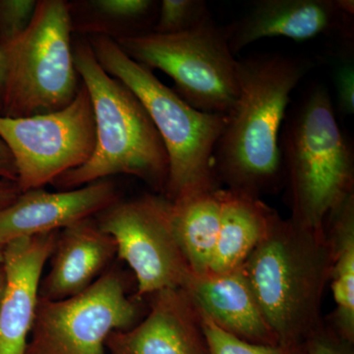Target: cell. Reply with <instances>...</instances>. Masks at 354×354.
Here are the masks:
<instances>
[{"label":"cell","mask_w":354,"mask_h":354,"mask_svg":"<svg viewBox=\"0 0 354 354\" xmlns=\"http://www.w3.org/2000/svg\"><path fill=\"white\" fill-rule=\"evenodd\" d=\"M312 68L304 57L258 55L237 60L239 95L214 153L230 186L258 197L283 177L279 137L293 90Z\"/></svg>","instance_id":"6da1fadb"},{"label":"cell","mask_w":354,"mask_h":354,"mask_svg":"<svg viewBox=\"0 0 354 354\" xmlns=\"http://www.w3.org/2000/svg\"><path fill=\"white\" fill-rule=\"evenodd\" d=\"M73 53L77 72L92 102L95 146L85 164L53 184L69 190L128 174L165 191L169 158L145 106L127 85L104 71L90 43L79 41Z\"/></svg>","instance_id":"7a4b0ae2"},{"label":"cell","mask_w":354,"mask_h":354,"mask_svg":"<svg viewBox=\"0 0 354 354\" xmlns=\"http://www.w3.org/2000/svg\"><path fill=\"white\" fill-rule=\"evenodd\" d=\"M326 241L325 232L277 216L241 266L279 344H301L316 332L330 278V245Z\"/></svg>","instance_id":"3957f363"},{"label":"cell","mask_w":354,"mask_h":354,"mask_svg":"<svg viewBox=\"0 0 354 354\" xmlns=\"http://www.w3.org/2000/svg\"><path fill=\"white\" fill-rule=\"evenodd\" d=\"M88 43L104 71L137 95L164 142L169 158L165 198L174 202L216 189L214 153L227 115L191 106L108 35H93Z\"/></svg>","instance_id":"277c9868"},{"label":"cell","mask_w":354,"mask_h":354,"mask_svg":"<svg viewBox=\"0 0 354 354\" xmlns=\"http://www.w3.org/2000/svg\"><path fill=\"white\" fill-rule=\"evenodd\" d=\"M279 150L291 220L324 232L330 214L353 194L354 172L353 147L337 123L328 88L314 86L286 113Z\"/></svg>","instance_id":"5b68a950"},{"label":"cell","mask_w":354,"mask_h":354,"mask_svg":"<svg viewBox=\"0 0 354 354\" xmlns=\"http://www.w3.org/2000/svg\"><path fill=\"white\" fill-rule=\"evenodd\" d=\"M72 31L71 8L66 1L39 0L27 29L0 46L6 64L0 115H41L66 108L73 101L81 84Z\"/></svg>","instance_id":"8992f818"},{"label":"cell","mask_w":354,"mask_h":354,"mask_svg":"<svg viewBox=\"0 0 354 354\" xmlns=\"http://www.w3.org/2000/svg\"><path fill=\"white\" fill-rule=\"evenodd\" d=\"M138 64L171 77L177 94L198 111L227 115L239 95L237 60L227 26L212 19L190 31H152L115 39Z\"/></svg>","instance_id":"52a82bcc"},{"label":"cell","mask_w":354,"mask_h":354,"mask_svg":"<svg viewBox=\"0 0 354 354\" xmlns=\"http://www.w3.org/2000/svg\"><path fill=\"white\" fill-rule=\"evenodd\" d=\"M0 139L12 155L20 192L43 188L91 158L95 123L86 86L66 108L55 113L10 118L0 115Z\"/></svg>","instance_id":"ba28073f"},{"label":"cell","mask_w":354,"mask_h":354,"mask_svg":"<svg viewBox=\"0 0 354 354\" xmlns=\"http://www.w3.org/2000/svg\"><path fill=\"white\" fill-rule=\"evenodd\" d=\"M136 318L120 274L104 272L74 297H39L26 354H104L109 335L130 329Z\"/></svg>","instance_id":"9c48e42d"},{"label":"cell","mask_w":354,"mask_h":354,"mask_svg":"<svg viewBox=\"0 0 354 354\" xmlns=\"http://www.w3.org/2000/svg\"><path fill=\"white\" fill-rule=\"evenodd\" d=\"M97 225L131 268L138 295L183 288L191 272L172 232L169 199L144 195L116 201L100 214Z\"/></svg>","instance_id":"30bf717a"},{"label":"cell","mask_w":354,"mask_h":354,"mask_svg":"<svg viewBox=\"0 0 354 354\" xmlns=\"http://www.w3.org/2000/svg\"><path fill=\"white\" fill-rule=\"evenodd\" d=\"M353 0H257L241 20L228 25L234 55L266 38L308 41L322 36H351Z\"/></svg>","instance_id":"8fae6325"},{"label":"cell","mask_w":354,"mask_h":354,"mask_svg":"<svg viewBox=\"0 0 354 354\" xmlns=\"http://www.w3.org/2000/svg\"><path fill=\"white\" fill-rule=\"evenodd\" d=\"M58 232L21 237L3 246L6 288L0 304V354H26L39 301L41 274Z\"/></svg>","instance_id":"7c38bea8"},{"label":"cell","mask_w":354,"mask_h":354,"mask_svg":"<svg viewBox=\"0 0 354 354\" xmlns=\"http://www.w3.org/2000/svg\"><path fill=\"white\" fill-rule=\"evenodd\" d=\"M118 201L115 184L102 179L74 189L20 193L0 213V246L21 237L55 232L100 215Z\"/></svg>","instance_id":"4fadbf2b"},{"label":"cell","mask_w":354,"mask_h":354,"mask_svg":"<svg viewBox=\"0 0 354 354\" xmlns=\"http://www.w3.org/2000/svg\"><path fill=\"white\" fill-rule=\"evenodd\" d=\"M152 309L136 327L109 335L113 354H209L196 308L181 288L155 293Z\"/></svg>","instance_id":"5bb4252c"},{"label":"cell","mask_w":354,"mask_h":354,"mask_svg":"<svg viewBox=\"0 0 354 354\" xmlns=\"http://www.w3.org/2000/svg\"><path fill=\"white\" fill-rule=\"evenodd\" d=\"M201 315L243 341L279 344L239 267L223 274H189L183 288Z\"/></svg>","instance_id":"9a60e30c"},{"label":"cell","mask_w":354,"mask_h":354,"mask_svg":"<svg viewBox=\"0 0 354 354\" xmlns=\"http://www.w3.org/2000/svg\"><path fill=\"white\" fill-rule=\"evenodd\" d=\"M115 255L113 237L91 218L64 228L57 234L39 297L62 300L79 295L104 274Z\"/></svg>","instance_id":"2e32d148"},{"label":"cell","mask_w":354,"mask_h":354,"mask_svg":"<svg viewBox=\"0 0 354 354\" xmlns=\"http://www.w3.org/2000/svg\"><path fill=\"white\" fill-rule=\"evenodd\" d=\"M220 230L209 272L223 274L241 267L264 239L277 214L259 198L221 189Z\"/></svg>","instance_id":"e0dca14e"},{"label":"cell","mask_w":354,"mask_h":354,"mask_svg":"<svg viewBox=\"0 0 354 354\" xmlns=\"http://www.w3.org/2000/svg\"><path fill=\"white\" fill-rule=\"evenodd\" d=\"M221 189L171 201L172 232L191 274H208L221 213Z\"/></svg>","instance_id":"ac0fdd59"},{"label":"cell","mask_w":354,"mask_h":354,"mask_svg":"<svg viewBox=\"0 0 354 354\" xmlns=\"http://www.w3.org/2000/svg\"><path fill=\"white\" fill-rule=\"evenodd\" d=\"M330 288L337 304V325L342 339L354 337V199L348 195L330 214Z\"/></svg>","instance_id":"d6986e66"},{"label":"cell","mask_w":354,"mask_h":354,"mask_svg":"<svg viewBox=\"0 0 354 354\" xmlns=\"http://www.w3.org/2000/svg\"><path fill=\"white\" fill-rule=\"evenodd\" d=\"M212 20L204 0H162L152 32L176 34L190 31Z\"/></svg>","instance_id":"ffe728a7"},{"label":"cell","mask_w":354,"mask_h":354,"mask_svg":"<svg viewBox=\"0 0 354 354\" xmlns=\"http://www.w3.org/2000/svg\"><path fill=\"white\" fill-rule=\"evenodd\" d=\"M198 314L209 354H306L301 344L268 346L243 341L221 330L199 312Z\"/></svg>","instance_id":"44dd1931"},{"label":"cell","mask_w":354,"mask_h":354,"mask_svg":"<svg viewBox=\"0 0 354 354\" xmlns=\"http://www.w3.org/2000/svg\"><path fill=\"white\" fill-rule=\"evenodd\" d=\"M90 4L100 15L136 28L158 14L157 4L151 0H97Z\"/></svg>","instance_id":"7402d4cb"},{"label":"cell","mask_w":354,"mask_h":354,"mask_svg":"<svg viewBox=\"0 0 354 354\" xmlns=\"http://www.w3.org/2000/svg\"><path fill=\"white\" fill-rule=\"evenodd\" d=\"M38 1L0 0V46L11 43L30 25Z\"/></svg>","instance_id":"603a6c76"},{"label":"cell","mask_w":354,"mask_h":354,"mask_svg":"<svg viewBox=\"0 0 354 354\" xmlns=\"http://www.w3.org/2000/svg\"><path fill=\"white\" fill-rule=\"evenodd\" d=\"M334 77L337 109L342 115H353L354 113V66L353 60H342L335 67Z\"/></svg>","instance_id":"cb8c5ba5"},{"label":"cell","mask_w":354,"mask_h":354,"mask_svg":"<svg viewBox=\"0 0 354 354\" xmlns=\"http://www.w3.org/2000/svg\"><path fill=\"white\" fill-rule=\"evenodd\" d=\"M306 354H349L342 344L327 335H318L314 332L308 337Z\"/></svg>","instance_id":"d4e9b609"},{"label":"cell","mask_w":354,"mask_h":354,"mask_svg":"<svg viewBox=\"0 0 354 354\" xmlns=\"http://www.w3.org/2000/svg\"><path fill=\"white\" fill-rule=\"evenodd\" d=\"M0 178L16 183L17 171L10 151L4 142L0 139Z\"/></svg>","instance_id":"484cf974"},{"label":"cell","mask_w":354,"mask_h":354,"mask_svg":"<svg viewBox=\"0 0 354 354\" xmlns=\"http://www.w3.org/2000/svg\"><path fill=\"white\" fill-rule=\"evenodd\" d=\"M20 190L14 181L0 178V213L19 196Z\"/></svg>","instance_id":"4316f807"},{"label":"cell","mask_w":354,"mask_h":354,"mask_svg":"<svg viewBox=\"0 0 354 354\" xmlns=\"http://www.w3.org/2000/svg\"><path fill=\"white\" fill-rule=\"evenodd\" d=\"M4 73H6V64L2 51L0 50V114L2 111V95H3Z\"/></svg>","instance_id":"83f0119b"},{"label":"cell","mask_w":354,"mask_h":354,"mask_svg":"<svg viewBox=\"0 0 354 354\" xmlns=\"http://www.w3.org/2000/svg\"><path fill=\"white\" fill-rule=\"evenodd\" d=\"M6 281L3 265H0V304H1L2 297H3L4 288H6Z\"/></svg>","instance_id":"f1b7e54d"},{"label":"cell","mask_w":354,"mask_h":354,"mask_svg":"<svg viewBox=\"0 0 354 354\" xmlns=\"http://www.w3.org/2000/svg\"><path fill=\"white\" fill-rule=\"evenodd\" d=\"M3 264V247L0 246V265Z\"/></svg>","instance_id":"f546056e"}]
</instances>
